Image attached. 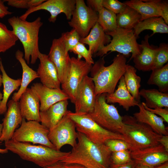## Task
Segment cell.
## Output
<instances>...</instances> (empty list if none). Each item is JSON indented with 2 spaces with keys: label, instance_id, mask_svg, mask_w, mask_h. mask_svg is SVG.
<instances>
[{
  "label": "cell",
  "instance_id": "cell-29",
  "mask_svg": "<svg viewBox=\"0 0 168 168\" xmlns=\"http://www.w3.org/2000/svg\"><path fill=\"white\" fill-rule=\"evenodd\" d=\"M133 30L135 36L138 38L140 33L146 30L153 31L150 37L156 33H168V26L161 17H154L140 21Z\"/></svg>",
  "mask_w": 168,
  "mask_h": 168
},
{
  "label": "cell",
  "instance_id": "cell-12",
  "mask_svg": "<svg viewBox=\"0 0 168 168\" xmlns=\"http://www.w3.org/2000/svg\"><path fill=\"white\" fill-rule=\"evenodd\" d=\"M76 129L74 122L66 113L58 124L49 130V139L57 150H60L66 145L73 147L77 143V132Z\"/></svg>",
  "mask_w": 168,
  "mask_h": 168
},
{
  "label": "cell",
  "instance_id": "cell-35",
  "mask_svg": "<svg viewBox=\"0 0 168 168\" xmlns=\"http://www.w3.org/2000/svg\"><path fill=\"white\" fill-rule=\"evenodd\" d=\"M18 40L14 32L0 22V53H4L14 46Z\"/></svg>",
  "mask_w": 168,
  "mask_h": 168
},
{
  "label": "cell",
  "instance_id": "cell-43",
  "mask_svg": "<svg viewBox=\"0 0 168 168\" xmlns=\"http://www.w3.org/2000/svg\"><path fill=\"white\" fill-rule=\"evenodd\" d=\"M142 103L146 109L156 115H159L163 119L164 121L168 123V108L150 109L146 105L144 102H142Z\"/></svg>",
  "mask_w": 168,
  "mask_h": 168
},
{
  "label": "cell",
  "instance_id": "cell-51",
  "mask_svg": "<svg viewBox=\"0 0 168 168\" xmlns=\"http://www.w3.org/2000/svg\"><path fill=\"white\" fill-rule=\"evenodd\" d=\"M153 168H168V162L166 161L161 164L154 167Z\"/></svg>",
  "mask_w": 168,
  "mask_h": 168
},
{
  "label": "cell",
  "instance_id": "cell-23",
  "mask_svg": "<svg viewBox=\"0 0 168 168\" xmlns=\"http://www.w3.org/2000/svg\"><path fill=\"white\" fill-rule=\"evenodd\" d=\"M150 37L148 34L145 36L140 44V53L133 58L135 68L143 72L152 70L155 52L157 47L150 44L148 42Z\"/></svg>",
  "mask_w": 168,
  "mask_h": 168
},
{
  "label": "cell",
  "instance_id": "cell-45",
  "mask_svg": "<svg viewBox=\"0 0 168 168\" xmlns=\"http://www.w3.org/2000/svg\"><path fill=\"white\" fill-rule=\"evenodd\" d=\"M103 0H87V5L97 13L103 7Z\"/></svg>",
  "mask_w": 168,
  "mask_h": 168
},
{
  "label": "cell",
  "instance_id": "cell-4",
  "mask_svg": "<svg viewBox=\"0 0 168 168\" xmlns=\"http://www.w3.org/2000/svg\"><path fill=\"white\" fill-rule=\"evenodd\" d=\"M12 31L21 43L24 50V58L27 64H34L40 52L39 47V33L43 24L39 17L29 22L22 20L18 16H13L8 19Z\"/></svg>",
  "mask_w": 168,
  "mask_h": 168
},
{
  "label": "cell",
  "instance_id": "cell-31",
  "mask_svg": "<svg viewBox=\"0 0 168 168\" xmlns=\"http://www.w3.org/2000/svg\"><path fill=\"white\" fill-rule=\"evenodd\" d=\"M136 72L134 67L127 64L123 76L128 91L137 101L140 102L139 89L141 87V78L136 74Z\"/></svg>",
  "mask_w": 168,
  "mask_h": 168
},
{
  "label": "cell",
  "instance_id": "cell-33",
  "mask_svg": "<svg viewBox=\"0 0 168 168\" xmlns=\"http://www.w3.org/2000/svg\"><path fill=\"white\" fill-rule=\"evenodd\" d=\"M152 71L147 83L148 85L157 86L160 91L168 93V63L162 67L153 69Z\"/></svg>",
  "mask_w": 168,
  "mask_h": 168
},
{
  "label": "cell",
  "instance_id": "cell-36",
  "mask_svg": "<svg viewBox=\"0 0 168 168\" xmlns=\"http://www.w3.org/2000/svg\"><path fill=\"white\" fill-rule=\"evenodd\" d=\"M168 61V44L161 43L156 49L152 70L163 67Z\"/></svg>",
  "mask_w": 168,
  "mask_h": 168
},
{
  "label": "cell",
  "instance_id": "cell-24",
  "mask_svg": "<svg viewBox=\"0 0 168 168\" xmlns=\"http://www.w3.org/2000/svg\"><path fill=\"white\" fill-rule=\"evenodd\" d=\"M106 101L108 104L118 103L126 111L132 107L138 106L137 101L128 91L123 76L120 78L117 89L112 93L106 94Z\"/></svg>",
  "mask_w": 168,
  "mask_h": 168
},
{
  "label": "cell",
  "instance_id": "cell-34",
  "mask_svg": "<svg viewBox=\"0 0 168 168\" xmlns=\"http://www.w3.org/2000/svg\"><path fill=\"white\" fill-rule=\"evenodd\" d=\"M97 22L104 31L108 33L116 30V15L103 7L98 13Z\"/></svg>",
  "mask_w": 168,
  "mask_h": 168
},
{
  "label": "cell",
  "instance_id": "cell-44",
  "mask_svg": "<svg viewBox=\"0 0 168 168\" xmlns=\"http://www.w3.org/2000/svg\"><path fill=\"white\" fill-rule=\"evenodd\" d=\"M9 6L17 8L22 9H29V0H6Z\"/></svg>",
  "mask_w": 168,
  "mask_h": 168
},
{
  "label": "cell",
  "instance_id": "cell-17",
  "mask_svg": "<svg viewBox=\"0 0 168 168\" xmlns=\"http://www.w3.org/2000/svg\"><path fill=\"white\" fill-rule=\"evenodd\" d=\"M8 109L3 119L2 135L0 141H7L12 139L16 129L21 123L22 116L19 101L12 99L7 104Z\"/></svg>",
  "mask_w": 168,
  "mask_h": 168
},
{
  "label": "cell",
  "instance_id": "cell-56",
  "mask_svg": "<svg viewBox=\"0 0 168 168\" xmlns=\"http://www.w3.org/2000/svg\"><path fill=\"white\" fill-rule=\"evenodd\" d=\"M2 94L1 93V92L0 91V105L1 101L2 99Z\"/></svg>",
  "mask_w": 168,
  "mask_h": 168
},
{
  "label": "cell",
  "instance_id": "cell-27",
  "mask_svg": "<svg viewBox=\"0 0 168 168\" xmlns=\"http://www.w3.org/2000/svg\"><path fill=\"white\" fill-rule=\"evenodd\" d=\"M123 3L140 14L141 21L151 17H161L159 9L155 0H130Z\"/></svg>",
  "mask_w": 168,
  "mask_h": 168
},
{
  "label": "cell",
  "instance_id": "cell-20",
  "mask_svg": "<svg viewBox=\"0 0 168 168\" xmlns=\"http://www.w3.org/2000/svg\"><path fill=\"white\" fill-rule=\"evenodd\" d=\"M19 100L20 110L23 118L27 121H36L40 122V102L32 89L27 88Z\"/></svg>",
  "mask_w": 168,
  "mask_h": 168
},
{
  "label": "cell",
  "instance_id": "cell-19",
  "mask_svg": "<svg viewBox=\"0 0 168 168\" xmlns=\"http://www.w3.org/2000/svg\"><path fill=\"white\" fill-rule=\"evenodd\" d=\"M38 58L40 63L37 72L41 83L49 88H61V83L57 70L48 55L40 52Z\"/></svg>",
  "mask_w": 168,
  "mask_h": 168
},
{
  "label": "cell",
  "instance_id": "cell-7",
  "mask_svg": "<svg viewBox=\"0 0 168 168\" xmlns=\"http://www.w3.org/2000/svg\"><path fill=\"white\" fill-rule=\"evenodd\" d=\"M67 113L74 122L77 132L84 134L94 143L104 144L108 140L113 139L126 141L122 135L103 128L92 119L88 114L77 113L70 110H68Z\"/></svg>",
  "mask_w": 168,
  "mask_h": 168
},
{
  "label": "cell",
  "instance_id": "cell-30",
  "mask_svg": "<svg viewBox=\"0 0 168 168\" xmlns=\"http://www.w3.org/2000/svg\"><path fill=\"white\" fill-rule=\"evenodd\" d=\"M139 94L145 99V105L149 108H168V93L155 89H142L139 91Z\"/></svg>",
  "mask_w": 168,
  "mask_h": 168
},
{
  "label": "cell",
  "instance_id": "cell-42",
  "mask_svg": "<svg viewBox=\"0 0 168 168\" xmlns=\"http://www.w3.org/2000/svg\"><path fill=\"white\" fill-rule=\"evenodd\" d=\"M159 9L160 16L168 24V3L167 0H155Z\"/></svg>",
  "mask_w": 168,
  "mask_h": 168
},
{
  "label": "cell",
  "instance_id": "cell-15",
  "mask_svg": "<svg viewBox=\"0 0 168 168\" xmlns=\"http://www.w3.org/2000/svg\"><path fill=\"white\" fill-rule=\"evenodd\" d=\"M131 155L137 164H142L149 168H153L168 161V152L160 144L145 148L131 150Z\"/></svg>",
  "mask_w": 168,
  "mask_h": 168
},
{
  "label": "cell",
  "instance_id": "cell-53",
  "mask_svg": "<svg viewBox=\"0 0 168 168\" xmlns=\"http://www.w3.org/2000/svg\"><path fill=\"white\" fill-rule=\"evenodd\" d=\"M8 152V150L6 148L4 149L0 148V153H1V154L6 153H7Z\"/></svg>",
  "mask_w": 168,
  "mask_h": 168
},
{
  "label": "cell",
  "instance_id": "cell-10",
  "mask_svg": "<svg viewBox=\"0 0 168 168\" xmlns=\"http://www.w3.org/2000/svg\"><path fill=\"white\" fill-rule=\"evenodd\" d=\"M92 65L78 58H71L69 70L63 82L61 89L74 104L78 89L84 78L90 72Z\"/></svg>",
  "mask_w": 168,
  "mask_h": 168
},
{
  "label": "cell",
  "instance_id": "cell-50",
  "mask_svg": "<svg viewBox=\"0 0 168 168\" xmlns=\"http://www.w3.org/2000/svg\"><path fill=\"white\" fill-rule=\"evenodd\" d=\"M43 168H61V167L60 163L58 162L52 165L44 167Z\"/></svg>",
  "mask_w": 168,
  "mask_h": 168
},
{
  "label": "cell",
  "instance_id": "cell-13",
  "mask_svg": "<svg viewBox=\"0 0 168 168\" xmlns=\"http://www.w3.org/2000/svg\"><path fill=\"white\" fill-rule=\"evenodd\" d=\"M76 2V0H46L36 7L28 9L19 17L22 20L26 21L30 14L43 10L50 13V16L48 20L50 22H54L58 15L62 13L65 14L68 20H70L75 9Z\"/></svg>",
  "mask_w": 168,
  "mask_h": 168
},
{
  "label": "cell",
  "instance_id": "cell-22",
  "mask_svg": "<svg viewBox=\"0 0 168 168\" xmlns=\"http://www.w3.org/2000/svg\"><path fill=\"white\" fill-rule=\"evenodd\" d=\"M111 39V36L106 34L97 22L87 36L80 39V42L88 45V50L93 55L108 44Z\"/></svg>",
  "mask_w": 168,
  "mask_h": 168
},
{
  "label": "cell",
  "instance_id": "cell-40",
  "mask_svg": "<svg viewBox=\"0 0 168 168\" xmlns=\"http://www.w3.org/2000/svg\"><path fill=\"white\" fill-rule=\"evenodd\" d=\"M70 52H72L77 55L79 58H83L85 61L91 65L95 62L92 58V55L91 52L87 49L84 44L79 42L76 46L72 49Z\"/></svg>",
  "mask_w": 168,
  "mask_h": 168
},
{
  "label": "cell",
  "instance_id": "cell-11",
  "mask_svg": "<svg viewBox=\"0 0 168 168\" xmlns=\"http://www.w3.org/2000/svg\"><path fill=\"white\" fill-rule=\"evenodd\" d=\"M98 19V13L88 6L84 0H76L75 9L68 23L83 38L88 34Z\"/></svg>",
  "mask_w": 168,
  "mask_h": 168
},
{
  "label": "cell",
  "instance_id": "cell-49",
  "mask_svg": "<svg viewBox=\"0 0 168 168\" xmlns=\"http://www.w3.org/2000/svg\"><path fill=\"white\" fill-rule=\"evenodd\" d=\"M61 168H87L80 165L76 164H65L60 163Z\"/></svg>",
  "mask_w": 168,
  "mask_h": 168
},
{
  "label": "cell",
  "instance_id": "cell-47",
  "mask_svg": "<svg viewBox=\"0 0 168 168\" xmlns=\"http://www.w3.org/2000/svg\"><path fill=\"white\" fill-rule=\"evenodd\" d=\"M137 165L136 162L133 160L126 164L119 165H110V168H135Z\"/></svg>",
  "mask_w": 168,
  "mask_h": 168
},
{
  "label": "cell",
  "instance_id": "cell-6",
  "mask_svg": "<svg viewBox=\"0 0 168 168\" xmlns=\"http://www.w3.org/2000/svg\"><path fill=\"white\" fill-rule=\"evenodd\" d=\"M112 37L110 43L104 46L95 55L102 57L108 52H117L126 58L132 54L130 60L141 52L140 44L137 42L133 29L120 28L110 32L106 33Z\"/></svg>",
  "mask_w": 168,
  "mask_h": 168
},
{
  "label": "cell",
  "instance_id": "cell-1",
  "mask_svg": "<svg viewBox=\"0 0 168 168\" xmlns=\"http://www.w3.org/2000/svg\"><path fill=\"white\" fill-rule=\"evenodd\" d=\"M78 142L69 155L59 162L76 164L87 168H109L111 152L104 144L94 143L77 132Z\"/></svg>",
  "mask_w": 168,
  "mask_h": 168
},
{
  "label": "cell",
  "instance_id": "cell-57",
  "mask_svg": "<svg viewBox=\"0 0 168 168\" xmlns=\"http://www.w3.org/2000/svg\"><path fill=\"white\" fill-rule=\"evenodd\" d=\"M109 168H110V167H109Z\"/></svg>",
  "mask_w": 168,
  "mask_h": 168
},
{
  "label": "cell",
  "instance_id": "cell-55",
  "mask_svg": "<svg viewBox=\"0 0 168 168\" xmlns=\"http://www.w3.org/2000/svg\"><path fill=\"white\" fill-rule=\"evenodd\" d=\"M2 84V76L0 73V87Z\"/></svg>",
  "mask_w": 168,
  "mask_h": 168
},
{
  "label": "cell",
  "instance_id": "cell-18",
  "mask_svg": "<svg viewBox=\"0 0 168 168\" xmlns=\"http://www.w3.org/2000/svg\"><path fill=\"white\" fill-rule=\"evenodd\" d=\"M30 88L39 100L40 111H45L58 102L69 99L61 88H49L38 82L33 83Z\"/></svg>",
  "mask_w": 168,
  "mask_h": 168
},
{
  "label": "cell",
  "instance_id": "cell-14",
  "mask_svg": "<svg viewBox=\"0 0 168 168\" xmlns=\"http://www.w3.org/2000/svg\"><path fill=\"white\" fill-rule=\"evenodd\" d=\"M96 96L92 78L86 76L80 85L74 103L75 113L89 114L93 111Z\"/></svg>",
  "mask_w": 168,
  "mask_h": 168
},
{
  "label": "cell",
  "instance_id": "cell-21",
  "mask_svg": "<svg viewBox=\"0 0 168 168\" xmlns=\"http://www.w3.org/2000/svg\"><path fill=\"white\" fill-rule=\"evenodd\" d=\"M68 100L58 102L47 110L40 112L41 124L49 130L54 128L61 120L67 111Z\"/></svg>",
  "mask_w": 168,
  "mask_h": 168
},
{
  "label": "cell",
  "instance_id": "cell-5",
  "mask_svg": "<svg viewBox=\"0 0 168 168\" xmlns=\"http://www.w3.org/2000/svg\"><path fill=\"white\" fill-rule=\"evenodd\" d=\"M122 117L123 124L119 133L122 135L130 145L131 150L160 144L162 135L155 132L147 125L138 122L133 116L125 115Z\"/></svg>",
  "mask_w": 168,
  "mask_h": 168
},
{
  "label": "cell",
  "instance_id": "cell-52",
  "mask_svg": "<svg viewBox=\"0 0 168 168\" xmlns=\"http://www.w3.org/2000/svg\"><path fill=\"white\" fill-rule=\"evenodd\" d=\"M135 168H149V167L142 164H137Z\"/></svg>",
  "mask_w": 168,
  "mask_h": 168
},
{
  "label": "cell",
  "instance_id": "cell-39",
  "mask_svg": "<svg viewBox=\"0 0 168 168\" xmlns=\"http://www.w3.org/2000/svg\"><path fill=\"white\" fill-rule=\"evenodd\" d=\"M104 144L111 152L124 150H131L130 145L126 141L119 139H109L105 141Z\"/></svg>",
  "mask_w": 168,
  "mask_h": 168
},
{
  "label": "cell",
  "instance_id": "cell-26",
  "mask_svg": "<svg viewBox=\"0 0 168 168\" xmlns=\"http://www.w3.org/2000/svg\"><path fill=\"white\" fill-rule=\"evenodd\" d=\"M15 57L21 64L22 74L21 85L18 91L13 94L12 99L15 101H19L21 95L29 84L39 77L37 72L28 66L24 58V54L22 51L20 50H17L15 53Z\"/></svg>",
  "mask_w": 168,
  "mask_h": 168
},
{
  "label": "cell",
  "instance_id": "cell-32",
  "mask_svg": "<svg viewBox=\"0 0 168 168\" xmlns=\"http://www.w3.org/2000/svg\"><path fill=\"white\" fill-rule=\"evenodd\" d=\"M141 16L136 10L126 5L121 12L116 14L118 28L133 29L141 21Z\"/></svg>",
  "mask_w": 168,
  "mask_h": 168
},
{
  "label": "cell",
  "instance_id": "cell-2",
  "mask_svg": "<svg viewBox=\"0 0 168 168\" xmlns=\"http://www.w3.org/2000/svg\"><path fill=\"white\" fill-rule=\"evenodd\" d=\"M112 63L105 66L104 57L94 63L90 72L94 82L95 93L111 94L115 90L117 84L123 76L126 65V57L119 54L113 60Z\"/></svg>",
  "mask_w": 168,
  "mask_h": 168
},
{
  "label": "cell",
  "instance_id": "cell-8",
  "mask_svg": "<svg viewBox=\"0 0 168 168\" xmlns=\"http://www.w3.org/2000/svg\"><path fill=\"white\" fill-rule=\"evenodd\" d=\"M106 94L103 93L96 96L93 110L88 114L103 128L119 133L123 124V117L114 105L107 103Z\"/></svg>",
  "mask_w": 168,
  "mask_h": 168
},
{
  "label": "cell",
  "instance_id": "cell-46",
  "mask_svg": "<svg viewBox=\"0 0 168 168\" xmlns=\"http://www.w3.org/2000/svg\"><path fill=\"white\" fill-rule=\"evenodd\" d=\"M4 0H0V18H3L6 16L11 15L12 12L8 10V7L4 5Z\"/></svg>",
  "mask_w": 168,
  "mask_h": 168
},
{
  "label": "cell",
  "instance_id": "cell-54",
  "mask_svg": "<svg viewBox=\"0 0 168 168\" xmlns=\"http://www.w3.org/2000/svg\"><path fill=\"white\" fill-rule=\"evenodd\" d=\"M3 128L2 124H0V138L2 135V129Z\"/></svg>",
  "mask_w": 168,
  "mask_h": 168
},
{
  "label": "cell",
  "instance_id": "cell-9",
  "mask_svg": "<svg viewBox=\"0 0 168 168\" xmlns=\"http://www.w3.org/2000/svg\"><path fill=\"white\" fill-rule=\"evenodd\" d=\"M49 130L36 121L23 118L20 127L14 132L12 139L20 142L38 144L55 149L49 139Z\"/></svg>",
  "mask_w": 168,
  "mask_h": 168
},
{
  "label": "cell",
  "instance_id": "cell-38",
  "mask_svg": "<svg viewBox=\"0 0 168 168\" xmlns=\"http://www.w3.org/2000/svg\"><path fill=\"white\" fill-rule=\"evenodd\" d=\"M132 160L130 150L112 152L110 156L111 165H123L129 162Z\"/></svg>",
  "mask_w": 168,
  "mask_h": 168
},
{
  "label": "cell",
  "instance_id": "cell-48",
  "mask_svg": "<svg viewBox=\"0 0 168 168\" xmlns=\"http://www.w3.org/2000/svg\"><path fill=\"white\" fill-rule=\"evenodd\" d=\"M159 143L168 152V135H162L159 140Z\"/></svg>",
  "mask_w": 168,
  "mask_h": 168
},
{
  "label": "cell",
  "instance_id": "cell-16",
  "mask_svg": "<svg viewBox=\"0 0 168 168\" xmlns=\"http://www.w3.org/2000/svg\"><path fill=\"white\" fill-rule=\"evenodd\" d=\"M48 56L57 69L61 84L69 70L71 58L60 38L53 40Z\"/></svg>",
  "mask_w": 168,
  "mask_h": 168
},
{
  "label": "cell",
  "instance_id": "cell-25",
  "mask_svg": "<svg viewBox=\"0 0 168 168\" xmlns=\"http://www.w3.org/2000/svg\"><path fill=\"white\" fill-rule=\"evenodd\" d=\"M138 106L139 111L133 114V117L138 122L147 125L160 135H168L162 118L146 109L142 103H139Z\"/></svg>",
  "mask_w": 168,
  "mask_h": 168
},
{
  "label": "cell",
  "instance_id": "cell-41",
  "mask_svg": "<svg viewBox=\"0 0 168 168\" xmlns=\"http://www.w3.org/2000/svg\"><path fill=\"white\" fill-rule=\"evenodd\" d=\"M103 7L117 14L122 12L126 5L118 0H103Z\"/></svg>",
  "mask_w": 168,
  "mask_h": 168
},
{
  "label": "cell",
  "instance_id": "cell-28",
  "mask_svg": "<svg viewBox=\"0 0 168 168\" xmlns=\"http://www.w3.org/2000/svg\"><path fill=\"white\" fill-rule=\"evenodd\" d=\"M0 69L2 73V84L3 86L2 98L0 105V114L6 112L8 99L12 93L20 86L21 79H15L10 77L6 72L2 59L0 58Z\"/></svg>",
  "mask_w": 168,
  "mask_h": 168
},
{
  "label": "cell",
  "instance_id": "cell-3",
  "mask_svg": "<svg viewBox=\"0 0 168 168\" xmlns=\"http://www.w3.org/2000/svg\"><path fill=\"white\" fill-rule=\"evenodd\" d=\"M5 148L17 155L22 159L31 162L42 167L60 162L69 152H63L48 147L20 142L12 139L5 142Z\"/></svg>",
  "mask_w": 168,
  "mask_h": 168
},
{
  "label": "cell",
  "instance_id": "cell-37",
  "mask_svg": "<svg viewBox=\"0 0 168 168\" xmlns=\"http://www.w3.org/2000/svg\"><path fill=\"white\" fill-rule=\"evenodd\" d=\"M60 38L63 43L67 53H68L80 42L81 38L78 32L74 29L69 31L62 33Z\"/></svg>",
  "mask_w": 168,
  "mask_h": 168
}]
</instances>
